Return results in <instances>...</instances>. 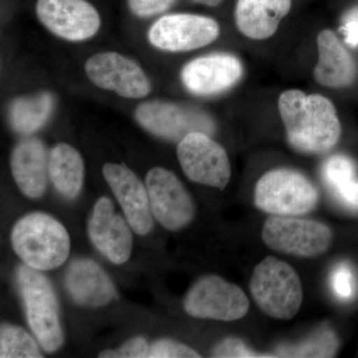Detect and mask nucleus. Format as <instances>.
<instances>
[{
  "label": "nucleus",
  "instance_id": "obj_1",
  "mask_svg": "<svg viewBox=\"0 0 358 358\" xmlns=\"http://www.w3.org/2000/svg\"><path fill=\"white\" fill-rule=\"evenodd\" d=\"M279 110L287 138L294 150L303 154H324L338 143L341 122L336 108L326 96L289 90L280 96Z\"/></svg>",
  "mask_w": 358,
  "mask_h": 358
},
{
  "label": "nucleus",
  "instance_id": "obj_2",
  "mask_svg": "<svg viewBox=\"0 0 358 358\" xmlns=\"http://www.w3.org/2000/svg\"><path fill=\"white\" fill-rule=\"evenodd\" d=\"M11 245L25 265L37 271L60 267L70 253V237L64 226L41 212L28 214L16 222Z\"/></svg>",
  "mask_w": 358,
  "mask_h": 358
},
{
  "label": "nucleus",
  "instance_id": "obj_3",
  "mask_svg": "<svg viewBox=\"0 0 358 358\" xmlns=\"http://www.w3.org/2000/svg\"><path fill=\"white\" fill-rule=\"evenodd\" d=\"M250 291L268 317L289 320L300 310L303 291L300 275L289 264L267 257L254 268Z\"/></svg>",
  "mask_w": 358,
  "mask_h": 358
},
{
  "label": "nucleus",
  "instance_id": "obj_4",
  "mask_svg": "<svg viewBox=\"0 0 358 358\" xmlns=\"http://www.w3.org/2000/svg\"><path fill=\"white\" fill-rule=\"evenodd\" d=\"M254 202L259 210L271 215L301 216L317 207L319 192L299 171L273 169L257 182Z\"/></svg>",
  "mask_w": 358,
  "mask_h": 358
},
{
  "label": "nucleus",
  "instance_id": "obj_5",
  "mask_svg": "<svg viewBox=\"0 0 358 358\" xmlns=\"http://www.w3.org/2000/svg\"><path fill=\"white\" fill-rule=\"evenodd\" d=\"M17 281L30 329L46 352H55L63 343L55 292L50 282L37 270L22 265Z\"/></svg>",
  "mask_w": 358,
  "mask_h": 358
},
{
  "label": "nucleus",
  "instance_id": "obj_6",
  "mask_svg": "<svg viewBox=\"0 0 358 358\" xmlns=\"http://www.w3.org/2000/svg\"><path fill=\"white\" fill-rule=\"evenodd\" d=\"M261 235L268 248L301 258L326 253L334 238L333 231L326 224L298 216H270Z\"/></svg>",
  "mask_w": 358,
  "mask_h": 358
},
{
  "label": "nucleus",
  "instance_id": "obj_7",
  "mask_svg": "<svg viewBox=\"0 0 358 358\" xmlns=\"http://www.w3.org/2000/svg\"><path fill=\"white\" fill-rule=\"evenodd\" d=\"M249 308L243 289L216 275L200 278L185 299V312L199 319L234 322L243 319Z\"/></svg>",
  "mask_w": 358,
  "mask_h": 358
},
{
  "label": "nucleus",
  "instance_id": "obj_8",
  "mask_svg": "<svg viewBox=\"0 0 358 358\" xmlns=\"http://www.w3.org/2000/svg\"><path fill=\"white\" fill-rule=\"evenodd\" d=\"M178 157L183 173L194 182L225 189L231 178L227 152L210 136L195 131L179 141Z\"/></svg>",
  "mask_w": 358,
  "mask_h": 358
},
{
  "label": "nucleus",
  "instance_id": "obj_9",
  "mask_svg": "<svg viewBox=\"0 0 358 358\" xmlns=\"http://www.w3.org/2000/svg\"><path fill=\"white\" fill-rule=\"evenodd\" d=\"M136 117L143 128L166 140L180 141L195 131L211 136L215 131L213 120L201 110L162 101L143 103Z\"/></svg>",
  "mask_w": 358,
  "mask_h": 358
},
{
  "label": "nucleus",
  "instance_id": "obj_10",
  "mask_svg": "<svg viewBox=\"0 0 358 358\" xmlns=\"http://www.w3.org/2000/svg\"><path fill=\"white\" fill-rule=\"evenodd\" d=\"M145 186L150 208L160 225L176 231L192 222L195 215L194 203L173 171L154 167L147 174Z\"/></svg>",
  "mask_w": 358,
  "mask_h": 358
},
{
  "label": "nucleus",
  "instance_id": "obj_11",
  "mask_svg": "<svg viewBox=\"0 0 358 358\" xmlns=\"http://www.w3.org/2000/svg\"><path fill=\"white\" fill-rule=\"evenodd\" d=\"M215 20L195 14H171L155 21L148 31L150 43L160 50L186 52L212 43L219 36Z\"/></svg>",
  "mask_w": 358,
  "mask_h": 358
},
{
  "label": "nucleus",
  "instance_id": "obj_12",
  "mask_svg": "<svg viewBox=\"0 0 358 358\" xmlns=\"http://www.w3.org/2000/svg\"><path fill=\"white\" fill-rule=\"evenodd\" d=\"M85 72L99 88L109 90L128 99H141L150 92V80L136 64L122 54L102 52L87 60Z\"/></svg>",
  "mask_w": 358,
  "mask_h": 358
},
{
  "label": "nucleus",
  "instance_id": "obj_13",
  "mask_svg": "<svg viewBox=\"0 0 358 358\" xmlns=\"http://www.w3.org/2000/svg\"><path fill=\"white\" fill-rule=\"evenodd\" d=\"M36 14L49 31L69 41L91 38L101 27L98 11L87 0H37Z\"/></svg>",
  "mask_w": 358,
  "mask_h": 358
},
{
  "label": "nucleus",
  "instance_id": "obj_14",
  "mask_svg": "<svg viewBox=\"0 0 358 358\" xmlns=\"http://www.w3.org/2000/svg\"><path fill=\"white\" fill-rule=\"evenodd\" d=\"M103 174L131 229L141 236L148 234L154 226V214L147 186L124 164H106Z\"/></svg>",
  "mask_w": 358,
  "mask_h": 358
},
{
  "label": "nucleus",
  "instance_id": "obj_15",
  "mask_svg": "<svg viewBox=\"0 0 358 358\" xmlns=\"http://www.w3.org/2000/svg\"><path fill=\"white\" fill-rule=\"evenodd\" d=\"M243 75L239 59L215 53L190 61L181 71L185 88L199 96L217 95L237 84Z\"/></svg>",
  "mask_w": 358,
  "mask_h": 358
},
{
  "label": "nucleus",
  "instance_id": "obj_16",
  "mask_svg": "<svg viewBox=\"0 0 358 358\" xmlns=\"http://www.w3.org/2000/svg\"><path fill=\"white\" fill-rule=\"evenodd\" d=\"M92 243L115 265L126 263L133 250V236L128 220L115 213L114 204L101 197L94 206L89 222Z\"/></svg>",
  "mask_w": 358,
  "mask_h": 358
},
{
  "label": "nucleus",
  "instance_id": "obj_17",
  "mask_svg": "<svg viewBox=\"0 0 358 358\" xmlns=\"http://www.w3.org/2000/svg\"><path fill=\"white\" fill-rule=\"evenodd\" d=\"M66 286L74 301L86 307H103L117 296L109 275L89 259L71 263L66 275Z\"/></svg>",
  "mask_w": 358,
  "mask_h": 358
},
{
  "label": "nucleus",
  "instance_id": "obj_18",
  "mask_svg": "<svg viewBox=\"0 0 358 358\" xmlns=\"http://www.w3.org/2000/svg\"><path fill=\"white\" fill-rule=\"evenodd\" d=\"M11 173L21 192L29 199L44 194L49 174V159L43 143L27 138L14 148L10 159Z\"/></svg>",
  "mask_w": 358,
  "mask_h": 358
},
{
  "label": "nucleus",
  "instance_id": "obj_19",
  "mask_svg": "<svg viewBox=\"0 0 358 358\" xmlns=\"http://www.w3.org/2000/svg\"><path fill=\"white\" fill-rule=\"evenodd\" d=\"M319 62L315 78L322 86L341 88L355 81L357 66L338 36L331 30H324L317 37Z\"/></svg>",
  "mask_w": 358,
  "mask_h": 358
},
{
  "label": "nucleus",
  "instance_id": "obj_20",
  "mask_svg": "<svg viewBox=\"0 0 358 358\" xmlns=\"http://www.w3.org/2000/svg\"><path fill=\"white\" fill-rule=\"evenodd\" d=\"M291 0H238L235 20L238 29L249 38L272 36L291 9Z\"/></svg>",
  "mask_w": 358,
  "mask_h": 358
},
{
  "label": "nucleus",
  "instance_id": "obj_21",
  "mask_svg": "<svg viewBox=\"0 0 358 358\" xmlns=\"http://www.w3.org/2000/svg\"><path fill=\"white\" fill-rule=\"evenodd\" d=\"M85 166L81 155L67 143H59L49 155V176L60 194L68 199L79 195L83 187Z\"/></svg>",
  "mask_w": 358,
  "mask_h": 358
},
{
  "label": "nucleus",
  "instance_id": "obj_22",
  "mask_svg": "<svg viewBox=\"0 0 358 358\" xmlns=\"http://www.w3.org/2000/svg\"><path fill=\"white\" fill-rule=\"evenodd\" d=\"M322 178L341 203L358 210V178L357 166L350 157L336 155L322 166Z\"/></svg>",
  "mask_w": 358,
  "mask_h": 358
},
{
  "label": "nucleus",
  "instance_id": "obj_23",
  "mask_svg": "<svg viewBox=\"0 0 358 358\" xmlns=\"http://www.w3.org/2000/svg\"><path fill=\"white\" fill-rule=\"evenodd\" d=\"M53 106L54 99L50 93L16 99L9 114L11 126L20 134L35 133L48 121Z\"/></svg>",
  "mask_w": 358,
  "mask_h": 358
},
{
  "label": "nucleus",
  "instance_id": "obj_24",
  "mask_svg": "<svg viewBox=\"0 0 358 358\" xmlns=\"http://www.w3.org/2000/svg\"><path fill=\"white\" fill-rule=\"evenodd\" d=\"M339 339L331 329L322 327L300 343L282 345L277 357H333L338 352Z\"/></svg>",
  "mask_w": 358,
  "mask_h": 358
},
{
  "label": "nucleus",
  "instance_id": "obj_25",
  "mask_svg": "<svg viewBox=\"0 0 358 358\" xmlns=\"http://www.w3.org/2000/svg\"><path fill=\"white\" fill-rule=\"evenodd\" d=\"M0 357H42L36 341L24 329L9 324H2L0 331Z\"/></svg>",
  "mask_w": 358,
  "mask_h": 358
},
{
  "label": "nucleus",
  "instance_id": "obj_26",
  "mask_svg": "<svg viewBox=\"0 0 358 358\" xmlns=\"http://www.w3.org/2000/svg\"><path fill=\"white\" fill-rule=\"evenodd\" d=\"M212 357L225 358H270L277 357L271 353L257 352L250 348L243 341L229 338L224 339L212 350Z\"/></svg>",
  "mask_w": 358,
  "mask_h": 358
},
{
  "label": "nucleus",
  "instance_id": "obj_27",
  "mask_svg": "<svg viewBox=\"0 0 358 358\" xmlns=\"http://www.w3.org/2000/svg\"><path fill=\"white\" fill-rule=\"evenodd\" d=\"M148 358H195L200 357L199 352L189 346L178 341L162 339L150 346Z\"/></svg>",
  "mask_w": 358,
  "mask_h": 358
},
{
  "label": "nucleus",
  "instance_id": "obj_28",
  "mask_svg": "<svg viewBox=\"0 0 358 358\" xmlns=\"http://www.w3.org/2000/svg\"><path fill=\"white\" fill-rule=\"evenodd\" d=\"M148 346L147 341L143 338L129 339L119 350H105L99 355L103 358H143L148 357Z\"/></svg>",
  "mask_w": 358,
  "mask_h": 358
},
{
  "label": "nucleus",
  "instance_id": "obj_29",
  "mask_svg": "<svg viewBox=\"0 0 358 358\" xmlns=\"http://www.w3.org/2000/svg\"><path fill=\"white\" fill-rule=\"evenodd\" d=\"M331 286L339 298L345 300L352 298L355 293V279L348 266L341 265L334 270L331 277Z\"/></svg>",
  "mask_w": 358,
  "mask_h": 358
},
{
  "label": "nucleus",
  "instance_id": "obj_30",
  "mask_svg": "<svg viewBox=\"0 0 358 358\" xmlns=\"http://www.w3.org/2000/svg\"><path fill=\"white\" fill-rule=\"evenodd\" d=\"M174 0H129L131 13L138 17H150L167 10Z\"/></svg>",
  "mask_w": 358,
  "mask_h": 358
},
{
  "label": "nucleus",
  "instance_id": "obj_31",
  "mask_svg": "<svg viewBox=\"0 0 358 358\" xmlns=\"http://www.w3.org/2000/svg\"><path fill=\"white\" fill-rule=\"evenodd\" d=\"M341 31L345 34L346 43L352 47L358 46V9L348 13Z\"/></svg>",
  "mask_w": 358,
  "mask_h": 358
},
{
  "label": "nucleus",
  "instance_id": "obj_32",
  "mask_svg": "<svg viewBox=\"0 0 358 358\" xmlns=\"http://www.w3.org/2000/svg\"><path fill=\"white\" fill-rule=\"evenodd\" d=\"M192 1L197 2V3L203 4L207 6H216L220 3L222 0H192Z\"/></svg>",
  "mask_w": 358,
  "mask_h": 358
}]
</instances>
